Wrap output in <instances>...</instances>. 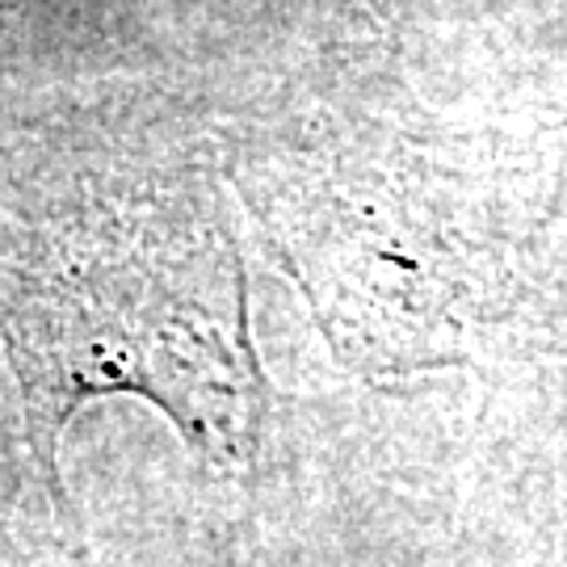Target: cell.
<instances>
[{"label": "cell", "instance_id": "6da1fadb", "mask_svg": "<svg viewBox=\"0 0 567 567\" xmlns=\"http://www.w3.org/2000/svg\"><path fill=\"white\" fill-rule=\"evenodd\" d=\"M0 337L47 475L97 395L152 400L215 463L257 450L240 252L194 177H89L0 210Z\"/></svg>", "mask_w": 567, "mask_h": 567}]
</instances>
